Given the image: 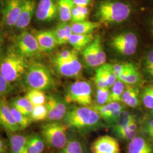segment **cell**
<instances>
[{
	"label": "cell",
	"instance_id": "1",
	"mask_svg": "<svg viewBox=\"0 0 153 153\" xmlns=\"http://www.w3.org/2000/svg\"><path fill=\"white\" fill-rule=\"evenodd\" d=\"M69 129L81 134H88L103 127L102 119L91 107L73 106L63 119Z\"/></svg>",
	"mask_w": 153,
	"mask_h": 153
},
{
	"label": "cell",
	"instance_id": "2",
	"mask_svg": "<svg viewBox=\"0 0 153 153\" xmlns=\"http://www.w3.org/2000/svg\"><path fill=\"white\" fill-rule=\"evenodd\" d=\"M132 12V6L125 1L101 0L96 7L95 16L101 24H118L126 21Z\"/></svg>",
	"mask_w": 153,
	"mask_h": 153
},
{
	"label": "cell",
	"instance_id": "3",
	"mask_svg": "<svg viewBox=\"0 0 153 153\" xmlns=\"http://www.w3.org/2000/svg\"><path fill=\"white\" fill-rule=\"evenodd\" d=\"M24 83L29 90L45 91L54 86V80L50 70L40 62H33L28 65L24 75Z\"/></svg>",
	"mask_w": 153,
	"mask_h": 153
},
{
	"label": "cell",
	"instance_id": "4",
	"mask_svg": "<svg viewBox=\"0 0 153 153\" xmlns=\"http://www.w3.org/2000/svg\"><path fill=\"white\" fill-rule=\"evenodd\" d=\"M28 66L26 59L15 50L9 51L0 58V73L11 83L19 81L24 76Z\"/></svg>",
	"mask_w": 153,
	"mask_h": 153
},
{
	"label": "cell",
	"instance_id": "5",
	"mask_svg": "<svg viewBox=\"0 0 153 153\" xmlns=\"http://www.w3.org/2000/svg\"><path fill=\"white\" fill-rule=\"evenodd\" d=\"M68 129L64 123L60 121H48L42 125L40 131L46 144L51 148L61 150L68 140Z\"/></svg>",
	"mask_w": 153,
	"mask_h": 153
},
{
	"label": "cell",
	"instance_id": "6",
	"mask_svg": "<svg viewBox=\"0 0 153 153\" xmlns=\"http://www.w3.org/2000/svg\"><path fill=\"white\" fill-rule=\"evenodd\" d=\"M92 93L93 90L89 82L83 81L73 82L66 90V101L81 106L91 107L93 103Z\"/></svg>",
	"mask_w": 153,
	"mask_h": 153
},
{
	"label": "cell",
	"instance_id": "7",
	"mask_svg": "<svg viewBox=\"0 0 153 153\" xmlns=\"http://www.w3.org/2000/svg\"><path fill=\"white\" fill-rule=\"evenodd\" d=\"M15 47L16 53L25 59L40 57L43 53L35 35L27 31H23L16 37Z\"/></svg>",
	"mask_w": 153,
	"mask_h": 153
},
{
	"label": "cell",
	"instance_id": "8",
	"mask_svg": "<svg viewBox=\"0 0 153 153\" xmlns=\"http://www.w3.org/2000/svg\"><path fill=\"white\" fill-rule=\"evenodd\" d=\"M110 45L118 53L129 56L134 55L137 51L138 38L136 33L132 32L121 33L112 38Z\"/></svg>",
	"mask_w": 153,
	"mask_h": 153
},
{
	"label": "cell",
	"instance_id": "9",
	"mask_svg": "<svg viewBox=\"0 0 153 153\" xmlns=\"http://www.w3.org/2000/svg\"><path fill=\"white\" fill-rule=\"evenodd\" d=\"M82 56L86 64L90 68H95L105 63L106 54L99 36L94 38L92 43L82 51Z\"/></svg>",
	"mask_w": 153,
	"mask_h": 153
},
{
	"label": "cell",
	"instance_id": "10",
	"mask_svg": "<svg viewBox=\"0 0 153 153\" xmlns=\"http://www.w3.org/2000/svg\"><path fill=\"white\" fill-rule=\"evenodd\" d=\"M46 105L48 110L47 120L56 121L62 120L68 109L67 102L59 95H49L47 97Z\"/></svg>",
	"mask_w": 153,
	"mask_h": 153
},
{
	"label": "cell",
	"instance_id": "11",
	"mask_svg": "<svg viewBox=\"0 0 153 153\" xmlns=\"http://www.w3.org/2000/svg\"><path fill=\"white\" fill-rule=\"evenodd\" d=\"M24 2L25 0H4L2 14V23L5 26H16Z\"/></svg>",
	"mask_w": 153,
	"mask_h": 153
},
{
	"label": "cell",
	"instance_id": "12",
	"mask_svg": "<svg viewBox=\"0 0 153 153\" xmlns=\"http://www.w3.org/2000/svg\"><path fill=\"white\" fill-rule=\"evenodd\" d=\"M35 16L41 22H51L58 16L57 0H39Z\"/></svg>",
	"mask_w": 153,
	"mask_h": 153
},
{
	"label": "cell",
	"instance_id": "13",
	"mask_svg": "<svg viewBox=\"0 0 153 153\" xmlns=\"http://www.w3.org/2000/svg\"><path fill=\"white\" fill-rule=\"evenodd\" d=\"M56 70L61 76L73 78L78 76L82 71V64L77 54L71 58L62 61H53Z\"/></svg>",
	"mask_w": 153,
	"mask_h": 153
},
{
	"label": "cell",
	"instance_id": "14",
	"mask_svg": "<svg viewBox=\"0 0 153 153\" xmlns=\"http://www.w3.org/2000/svg\"><path fill=\"white\" fill-rule=\"evenodd\" d=\"M92 153H121L118 140L109 135L100 136L91 145Z\"/></svg>",
	"mask_w": 153,
	"mask_h": 153
},
{
	"label": "cell",
	"instance_id": "15",
	"mask_svg": "<svg viewBox=\"0 0 153 153\" xmlns=\"http://www.w3.org/2000/svg\"><path fill=\"white\" fill-rule=\"evenodd\" d=\"M117 80L112 64L105 63L95 70L94 81L97 88H112Z\"/></svg>",
	"mask_w": 153,
	"mask_h": 153
},
{
	"label": "cell",
	"instance_id": "16",
	"mask_svg": "<svg viewBox=\"0 0 153 153\" xmlns=\"http://www.w3.org/2000/svg\"><path fill=\"white\" fill-rule=\"evenodd\" d=\"M0 126L6 131L11 133L21 130L14 120L10 106L5 98H0Z\"/></svg>",
	"mask_w": 153,
	"mask_h": 153
},
{
	"label": "cell",
	"instance_id": "17",
	"mask_svg": "<svg viewBox=\"0 0 153 153\" xmlns=\"http://www.w3.org/2000/svg\"><path fill=\"white\" fill-rule=\"evenodd\" d=\"M36 5L37 4L35 0H25L22 10L15 27L19 30H24L27 27L35 14Z\"/></svg>",
	"mask_w": 153,
	"mask_h": 153
},
{
	"label": "cell",
	"instance_id": "18",
	"mask_svg": "<svg viewBox=\"0 0 153 153\" xmlns=\"http://www.w3.org/2000/svg\"><path fill=\"white\" fill-rule=\"evenodd\" d=\"M33 35L43 52H49L53 51L58 45L54 30L39 31L35 32Z\"/></svg>",
	"mask_w": 153,
	"mask_h": 153
},
{
	"label": "cell",
	"instance_id": "19",
	"mask_svg": "<svg viewBox=\"0 0 153 153\" xmlns=\"http://www.w3.org/2000/svg\"><path fill=\"white\" fill-rule=\"evenodd\" d=\"M127 153H153V144L146 138L137 136L129 142Z\"/></svg>",
	"mask_w": 153,
	"mask_h": 153
},
{
	"label": "cell",
	"instance_id": "20",
	"mask_svg": "<svg viewBox=\"0 0 153 153\" xmlns=\"http://www.w3.org/2000/svg\"><path fill=\"white\" fill-rule=\"evenodd\" d=\"M140 90L135 86L126 85L121 98V102L131 108L138 107L141 103Z\"/></svg>",
	"mask_w": 153,
	"mask_h": 153
},
{
	"label": "cell",
	"instance_id": "21",
	"mask_svg": "<svg viewBox=\"0 0 153 153\" xmlns=\"http://www.w3.org/2000/svg\"><path fill=\"white\" fill-rule=\"evenodd\" d=\"M117 80L126 85L135 86L142 82V76L136 65L132 64L129 68L121 74Z\"/></svg>",
	"mask_w": 153,
	"mask_h": 153
},
{
	"label": "cell",
	"instance_id": "22",
	"mask_svg": "<svg viewBox=\"0 0 153 153\" xmlns=\"http://www.w3.org/2000/svg\"><path fill=\"white\" fill-rule=\"evenodd\" d=\"M29 136L21 134H13L9 137L10 148L12 153H28Z\"/></svg>",
	"mask_w": 153,
	"mask_h": 153
},
{
	"label": "cell",
	"instance_id": "23",
	"mask_svg": "<svg viewBox=\"0 0 153 153\" xmlns=\"http://www.w3.org/2000/svg\"><path fill=\"white\" fill-rule=\"evenodd\" d=\"M94 38L93 34L73 33L69 39L68 43L76 51H83L92 43Z\"/></svg>",
	"mask_w": 153,
	"mask_h": 153
},
{
	"label": "cell",
	"instance_id": "24",
	"mask_svg": "<svg viewBox=\"0 0 153 153\" xmlns=\"http://www.w3.org/2000/svg\"><path fill=\"white\" fill-rule=\"evenodd\" d=\"M113 131L119 138L126 141H131L138 136V124L136 118L128 126Z\"/></svg>",
	"mask_w": 153,
	"mask_h": 153
},
{
	"label": "cell",
	"instance_id": "25",
	"mask_svg": "<svg viewBox=\"0 0 153 153\" xmlns=\"http://www.w3.org/2000/svg\"><path fill=\"white\" fill-rule=\"evenodd\" d=\"M54 32L58 45L68 43L73 33L71 25H69L67 22H60L54 29Z\"/></svg>",
	"mask_w": 153,
	"mask_h": 153
},
{
	"label": "cell",
	"instance_id": "26",
	"mask_svg": "<svg viewBox=\"0 0 153 153\" xmlns=\"http://www.w3.org/2000/svg\"><path fill=\"white\" fill-rule=\"evenodd\" d=\"M101 23L99 22H91L88 20L81 22L71 23V26L73 33L90 34L98 28Z\"/></svg>",
	"mask_w": 153,
	"mask_h": 153
},
{
	"label": "cell",
	"instance_id": "27",
	"mask_svg": "<svg viewBox=\"0 0 153 153\" xmlns=\"http://www.w3.org/2000/svg\"><path fill=\"white\" fill-rule=\"evenodd\" d=\"M61 153H86V149L82 140L73 136L68 138L65 146L61 150Z\"/></svg>",
	"mask_w": 153,
	"mask_h": 153
},
{
	"label": "cell",
	"instance_id": "28",
	"mask_svg": "<svg viewBox=\"0 0 153 153\" xmlns=\"http://www.w3.org/2000/svg\"><path fill=\"white\" fill-rule=\"evenodd\" d=\"M91 107L98 113L102 120L115 111L124 109V107L118 102H110L103 105L97 104Z\"/></svg>",
	"mask_w": 153,
	"mask_h": 153
},
{
	"label": "cell",
	"instance_id": "29",
	"mask_svg": "<svg viewBox=\"0 0 153 153\" xmlns=\"http://www.w3.org/2000/svg\"><path fill=\"white\" fill-rule=\"evenodd\" d=\"M74 6L73 0H57L58 16L61 22L71 21V11Z\"/></svg>",
	"mask_w": 153,
	"mask_h": 153
},
{
	"label": "cell",
	"instance_id": "30",
	"mask_svg": "<svg viewBox=\"0 0 153 153\" xmlns=\"http://www.w3.org/2000/svg\"><path fill=\"white\" fill-rule=\"evenodd\" d=\"M45 144L44 138L41 134H33L29 136L28 142V153H43Z\"/></svg>",
	"mask_w": 153,
	"mask_h": 153
},
{
	"label": "cell",
	"instance_id": "31",
	"mask_svg": "<svg viewBox=\"0 0 153 153\" xmlns=\"http://www.w3.org/2000/svg\"><path fill=\"white\" fill-rule=\"evenodd\" d=\"M11 105L23 114L27 116L30 115L34 108V105L25 97L14 99L12 102Z\"/></svg>",
	"mask_w": 153,
	"mask_h": 153
},
{
	"label": "cell",
	"instance_id": "32",
	"mask_svg": "<svg viewBox=\"0 0 153 153\" xmlns=\"http://www.w3.org/2000/svg\"><path fill=\"white\" fill-rule=\"evenodd\" d=\"M25 97L34 106L45 104L47 98L44 91L37 89H30L26 94Z\"/></svg>",
	"mask_w": 153,
	"mask_h": 153
},
{
	"label": "cell",
	"instance_id": "33",
	"mask_svg": "<svg viewBox=\"0 0 153 153\" xmlns=\"http://www.w3.org/2000/svg\"><path fill=\"white\" fill-rule=\"evenodd\" d=\"M126 88V84L119 80H117L112 87L109 95V103L110 102H121L123 94Z\"/></svg>",
	"mask_w": 153,
	"mask_h": 153
},
{
	"label": "cell",
	"instance_id": "34",
	"mask_svg": "<svg viewBox=\"0 0 153 153\" xmlns=\"http://www.w3.org/2000/svg\"><path fill=\"white\" fill-rule=\"evenodd\" d=\"M10 109L14 120L16 121L17 124L20 127L21 130L27 128L33 122L29 116L23 114L14 107L11 105Z\"/></svg>",
	"mask_w": 153,
	"mask_h": 153
},
{
	"label": "cell",
	"instance_id": "35",
	"mask_svg": "<svg viewBox=\"0 0 153 153\" xmlns=\"http://www.w3.org/2000/svg\"><path fill=\"white\" fill-rule=\"evenodd\" d=\"M48 110L46 104L34 106L31 114L29 116L33 121H41L47 120Z\"/></svg>",
	"mask_w": 153,
	"mask_h": 153
},
{
	"label": "cell",
	"instance_id": "36",
	"mask_svg": "<svg viewBox=\"0 0 153 153\" xmlns=\"http://www.w3.org/2000/svg\"><path fill=\"white\" fill-rule=\"evenodd\" d=\"M135 118L136 117L131 114L129 112L124 110L117 120L115 123V124L112 126L113 131L117 130L128 126Z\"/></svg>",
	"mask_w": 153,
	"mask_h": 153
},
{
	"label": "cell",
	"instance_id": "37",
	"mask_svg": "<svg viewBox=\"0 0 153 153\" xmlns=\"http://www.w3.org/2000/svg\"><path fill=\"white\" fill-rule=\"evenodd\" d=\"M141 99L146 108L153 109V85H150L144 88L141 95Z\"/></svg>",
	"mask_w": 153,
	"mask_h": 153
},
{
	"label": "cell",
	"instance_id": "38",
	"mask_svg": "<svg viewBox=\"0 0 153 153\" xmlns=\"http://www.w3.org/2000/svg\"><path fill=\"white\" fill-rule=\"evenodd\" d=\"M143 70L147 76L153 78V48L149 50L144 56Z\"/></svg>",
	"mask_w": 153,
	"mask_h": 153
},
{
	"label": "cell",
	"instance_id": "39",
	"mask_svg": "<svg viewBox=\"0 0 153 153\" xmlns=\"http://www.w3.org/2000/svg\"><path fill=\"white\" fill-rule=\"evenodd\" d=\"M110 90L109 88H97L96 99L97 104L103 105L109 103Z\"/></svg>",
	"mask_w": 153,
	"mask_h": 153
},
{
	"label": "cell",
	"instance_id": "40",
	"mask_svg": "<svg viewBox=\"0 0 153 153\" xmlns=\"http://www.w3.org/2000/svg\"><path fill=\"white\" fill-rule=\"evenodd\" d=\"M11 83L0 73V98H5L12 92L13 86Z\"/></svg>",
	"mask_w": 153,
	"mask_h": 153
},
{
	"label": "cell",
	"instance_id": "41",
	"mask_svg": "<svg viewBox=\"0 0 153 153\" xmlns=\"http://www.w3.org/2000/svg\"><path fill=\"white\" fill-rule=\"evenodd\" d=\"M76 52L75 50H64L55 56L53 61H62L71 58L76 55Z\"/></svg>",
	"mask_w": 153,
	"mask_h": 153
},
{
	"label": "cell",
	"instance_id": "42",
	"mask_svg": "<svg viewBox=\"0 0 153 153\" xmlns=\"http://www.w3.org/2000/svg\"><path fill=\"white\" fill-rule=\"evenodd\" d=\"M133 63L128 62V63H121V64H112L113 71L115 74V76L117 79L120 76L121 74L126 71V70L129 68Z\"/></svg>",
	"mask_w": 153,
	"mask_h": 153
},
{
	"label": "cell",
	"instance_id": "43",
	"mask_svg": "<svg viewBox=\"0 0 153 153\" xmlns=\"http://www.w3.org/2000/svg\"><path fill=\"white\" fill-rule=\"evenodd\" d=\"M71 23H76V22H81L84 21L82 19V16H81L79 12L76 9V6H74L72 9L71 13Z\"/></svg>",
	"mask_w": 153,
	"mask_h": 153
},
{
	"label": "cell",
	"instance_id": "44",
	"mask_svg": "<svg viewBox=\"0 0 153 153\" xmlns=\"http://www.w3.org/2000/svg\"><path fill=\"white\" fill-rule=\"evenodd\" d=\"M76 9H78V11L79 12L81 16H82L83 20L86 21L88 20V18L89 16V13H90V10L88 9V6H76Z\"/></svg>",
	"mask_w": 153,
	"mask_h": 153
},
{
	"label": "cell",
	"instance_id": "45",
	"mask_svg": "<svg viewBox=\"0 0 153 153\" xmlns=\"http://www.w3.org/2000/svg\"><path fill=\"white\" fill-rule=\"evenodd\" d=\"M75 6H90L94 3V0H73Z\"/></svg>",
	"mask_w": 153,
	"mask_h": 153
},
{
	"label": "cell",
	"instance_id": "46",
	"mask_svg": "<svg viewBox=\"0 0 153 153\" xmlns=\"http://www.w3.org/2000/svg\"><path fill=\"white\" fill-rule=\"evenodd\" d=\"M144 131L148 134L150 136L153 133V119L148 121L144 126Z\"/></svg>",
	"mask_w": 153,
	"mask_h": 153
},
{
	"label": "cell",
	"instance_id": "47",
	"mask_svg": "<svg viewBox=\"0 0 153 153\" xmlns=\"http://www.w3.org/2000/svg\"><path fill=\"white\" fill-rule=\"evenodd\" d=\"M7 146L5 142L0 137V153H5L7 152Z\"/></svg>",
	"mask_w": 153,
	"mask_h": 153
},
{
	"label": "cell",
	"instance_id": "48",
	"mask_svg": "<svg viewBox=\"0 0 153 153\" xmlns=\"http://www.w3.org/2000/svg\"><path fill=\"white\" fill-rule=\"evenodd\" d=\"M3 41H4V34L1 31H0V58L2 57V49Z\"/></svg>",
	"mask_w": 153,
	"mask_h": 153
},
{
	"label": "cell",
	"instance_id": "49",
	"mask_svg": "<svg viewBox=\"0 0 153 153\" xmlns=\"http://www.w3.org/2000/svg\"><path fill=\"white\" fill-rule=\"evenodd\" d=\"M149 25H150V31L153 36V14L151 16V18L149 21Z\"/></svg>",
	"mask_w": 153,
	"mask_h": 153
},
{
	"label": "cell",
	"instance_id": "50",
	"mask_svg": "<svg viewBox=\"0 0 153 153\" xmlns=\"http://www.w3.org/2000/svg\"><path fill=\"white\" fill-rule=\"evenodd\" d=\"M150 115H151V116H152V117H153V109L151 110V111H150Z\"/></svg>",
	"mask_w": 153,
	"mask_h": 153
},
{
	"label": "cell",
	"instance_id": "51",
	"mask_svg": "<svg viewBox=\"0 0 153 153\" xmlns=\"http://www.w3.org/2000/svg\"><path fill=\"white\" fill-rule=\"evenodd\" d=\"M149 137H150V138L152 140H153V133L152 134H151L150 136H149Z\"/></svg>",
	"mask_w": 153,
	"mask_h": 153
}]
</instances>
